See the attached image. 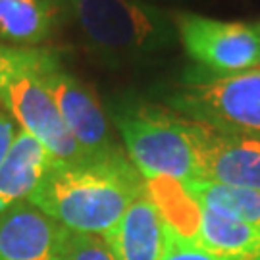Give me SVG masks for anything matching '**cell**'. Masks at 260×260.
<instances>
[{"mask_svg": "<svg viewBox=\"0 0 260 260\" xmlns=\"http://www.w3.org/2000/svg\"><path fill=\"white\" fill-rule=\"evenodd\" d=\"M162 260H223L203 249L193 237H187L166 220V245Z\"/></svg>", "mask_w": 260, "mask_h": 260, "instance_id": "obj_16", "label": "cell"}, {"mask_svg": "<svg viewBox=\"0 0 260 260\" xmlns=\"http://www.w3.org/2000/svg\"><path fill=\"white\" fill-rule=\"evenodd\" d=\"M197 145L199 179L260 191V137L197 123Z\"/></svg>", "mask_w": 260, "mask_h": 260, "instance_id": "obj_8", "label": "cell"}, {"mask_svg": "<svg viewBox=\"0 0 260 260\" xmlns=\"http://www.w3.org/2000/svg\"><path fill=\"white\" fill-rule=\"evenodd\" d=\"M56 18L58 8L50 0H0V35L23 48L50 37Z\"/></svg>", "mask_w": 260, "mask_h": 260, "instance_id": "obj_13", "label": "cell"}, {"mask_svg": "<svg viewBox=\"0 0 260 260\" xmlns=\"http://www.w3.org/2000/svg\"><path fill=\"white\" fill-rule=\"evenodd\" d=\"M193 239L223 260H260V228L225 218L205 206H199Z\"/></svg>", "mask_w": 260, "mask_h": 260, "instance_id": "obj_12", "label": "cell"}, {"mask_svg": "<svg viewBox=\"0 0 260 260\" xmlns=\"http://www.w3.org/2000/svg\"><path fill=\"white\" fill-rule=\"evenodd\" d=\"M70 230L29 201L0 214V260H62Z\"/></svg>", "mask_w": 260, "mask_h": 260, "instance_id": "obj_9", "label": "cell"}, {"mask_svg": "<svg viewBox=\"0 0 260 260\" xmlns=\"http://www.w3.org/2000/svg\"><path fill=\"white\" fill-rule=\"evenodd\" d=\"M33 48L2 47L0 45V99H2V93H4L6 85L10 83V79L14 77V74L27 62L29 56L33 54Z\"/></svg>", "mask_w": 260, "mask_h": 260, "instance_id": "obj_17", "label": "cell"}, {"mask_svg": "<svg viewBox=\"0 0 260 260\" xmlns=\"http://www.w3.org/2000/svg\"><path fill=\"white\" fill-rule=\"evenodd\" d=\"M116 260H162L166 245V218L150 193L125 210L112 230L104 233Z\"/></svg>", "mask_w": 260, "mask_h": 260, "instance_id": "obj_10", "label": "cell"}, {"mask_svg": "<svg viewBox=\"0 0 260 260\" xmlns=\"http://www.w3.org/2000/svg\"><path fill=\"white\" fill-rule=\"evenodd\" d=\"M149 187L121 150L79 162L54 160L27 201L70 232L104 235Z\"/></svg>", "mask_w": 260, "mask_h": 260, "instance_id": "obj_1", "label": "cell"}, {"mask_svg": "<svg viewBox=\"0 0 260 260\" xmlns=\"http://www.w3.org/2000/svg\"><path fill=\"white\" fill-rule=\"evenodd\" d=\"M114 121L131 164L145 179H176L179 185L199 179L197 123L170 108L121 104Z\"/></svg>", "mask_w": 260, "mask_h": 260, "instance_id": "obj_2", "label": "cell"}, {"mask_svg": "<svg viewBox=\"0 0 260 260\" xmlns=\"http://www.w3.org/2000/svg\"><path fill=\"white\" fill-rule=\"evenodd\" d=\"M50 50L33 48V54L19 68L6 85L0 104L19 123V129L27 131L31 137L45 147L54 160L79 162L89 156L66 127L60 110L47 81L43 68Z\"/></svg>", "mask_w": 260, "mask_h": 260, "instance_id": "obj_5", "label": "cell"}, {"mask_svg": "<svg viewBox=\"0 0 260 260\" xmlns=\"http://www.w3.org/2000/svg\"><path fill=\"white\" fill-rule=\"evenodd\" d=\"M50 2H56V0H50Z\"/></svg>", "mask_w": 260, "mask_h": 260, "instance_id": "obj_19", "label": "cell"}, {"mask_svg": "<svg viewBox=\"0 0 260 260\" xmlns=\"http://www.w3.org/2000/svg\"><path fill=\"white\" fill-rule=\"evenodd\" d=\"M166 104L218 131L260 137V72L218 75L193 68L185 72L183 85L166 96Z\"/></svg>", "mask_w": 260, "mask_h": 260, "instance_id": "obj_4", "label": "cell"}, {"mask_svg": "<svg viewBox=\"0 0 260 260\" xmlns=\"http://www.w3.org/2000/svg\"><path fill=\"white\" fill-rule=\"evenodd\" d=\"M96 54L110 60H135L172 47L174 19L141 0H66Z\"/></svg>", "mask_w": 260, "mask_h": 260, "instance_id": "obj_3", "label": "cell"}, {"mask_svg": "<svg viewBox=\"0 0 260 260\" xmlns=\"http://www.w3.org/2000/svg\"><path fill=\"white\" fill-rule=\"evenodd\" d=\"M62 260H116L104 235L70 232Z\"/></svg>", "mask_w": 260, "mask_h": 260, "instance_id": "obj_15", "label": "cell"}, {"mask_svg": "<svg viewBox=\"0 0 260 260\" xmlns=\"http://www.w3.org/2000/svg\"><path fill=\"white\" fill-rule=\"evenodd\" d=\"M54 162L35 137L19 129L6 158L0 164V214L27 201Z\"/></svg>", "mask_w": 260, "mask_h": 260, "instance_id": "obj_11", "label": "cell"}, {"mask_svg": "<svg viewBox=\"0 0 260 260\" xmlns=\"http://www.w3.org/2000/svg\"><path fill=\"white\" fill-rule=\"evenodd\" d=\"M176 25L185 52L210 74H241L260 64V21H220L181 14Z\"/></svg>", "mask_w": 260, "mask_h": 260, "instance_id": "obj_6", "label": "cell"}, {"mask_svg": "<svg viewBox=\"0 0 260 260\" xmlns=\"http://www.w3.org/2000/svg\"><path fill=\"white\" fill-rule=\"evenodd\" d=\"M181 189L199 206H205L225 218L260 228V191L256 189L230 187L203 179L189 181L181 185Z\"/></svg>", "mask_w": 260, "mask_h": 260, "instance_id": "obj_14", "label": "cell"}, {"mask_svg": "<svg viewBox=\"0 0 260 260\" xmlns=\"http://www.w3.org/2000/svg\"><path fill=\"white\" fill-rule=\"evenodd\" d=\"M18 131V121L14 120L4 108H0V164L6 158V154H8V150L12 147L14 139H16Z\"/></svg>", "mask_w": 260, "mask_h": 260, "instance_id": "obj_18", "label": "cell"}, {"mask_svg": "<svg viewBox=\"0 0 260 260\" xmlns=\"http://www.w3.org/2000/svg\"><path fill=\"white\" fill-rule=\"evenodd\" d=\"M43 74L66 127L74 135L77 145L93 158L121 152L112 139L103 108L85 89V85L62 68L60 58L52 50L45 62Z\"/></svg>", "mask_w": 260, "mask_h": 260, "instance_id": "obj_7", "label": "cell"}]
</instances>
